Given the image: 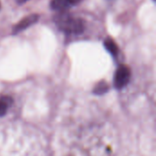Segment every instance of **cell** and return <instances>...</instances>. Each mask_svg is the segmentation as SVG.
<instances>
[{
	"mask_svg": "<svg viewBox=\"0 0 156 156\" xmlns=\"http://www.w3.org/2000/svg\"><path fill=\"white\" fill-rule=\"evenodd\" d=\"M55 23L58 27L67 34H80L84 30L83 20L68 13L61 12L55 16Z\"/></svg>",
	"mask_w": 156,
	"mask_h": 156,
	"instance_id": "1",
	"label": "cell"
},
{
	"mask_svg": "<svg viewBox=\"0 0 156 156\" xmlns=\"http://www.w3.org/2000/svg\"><path fill=\"white\" fill-rule=\"evenodd\" d=\"M131 79V70L130 69L125 66L122 65L120 66L115 73L114 77V84L117 89H122L124 88L130 81Z\"/></svg>",
	"mask_w": 156,
	"mask_h": 156,
	"instance_id": "2",
	"label": "cell"
},
{
	"mask_svg": "<svg viewBox=\"0 0 156 156\" xmlns=\"http://www.w3.org/2000/svg\"><path fill=\"white\" fill-rule=\"evenodd\" d=\"M38 18H39V16L37 14H30V15L27 16L26 17H24L23 19H21L18 24H16L14 27L13 33L14 34H16V33L21 32L22 30H24V29L27 28L28 27L32 26L33 24H35L38 20Z\"/></svg>",
	"mask_w": 156,
	"mask_h": 156,
	"instance_id": "3",
	"label": "cell"
},
{
	"mask_svg": "<svg viewBox=\"0 0 156 156\" xmlns=\"http://www.w3.org/2000/svg\"><path fill=\"white\" fill-rule=\"evenodd\" d=\"M71 5L69 0H52L50 3V7L53 10L57 11H65L69 7H70Z\"/></svg>",
	"mask_w": 156,
	"mask_h": 156,
	"instance_id": "4",
	"label": "cell"
},
{
	"mask_svg": "<svg viewBox=\"0 0 156 156\" xmlns=\"http://www.w3.org/2000/svg\"><path fill=\"white\" fill-rule=\"evenodd\" d=\"M12 103L13 100L8 96H3L0 98V116H3L7 112Z\"/></svg>",
	"mask_w": 156,
	"mask_h": 156,
	"instance_id": "5",
	"label": "cell"
},
{
	"mask_svg": "<svg viewBox=\"0 0 156 156\" xmlns=\"http://www.w3.org/2000/svg\"><path fill=\"white\" fill-rule=\"evenodd\" d=\"M104 47L106 48V49L113 56H116L119 52V48L117 44L115 43V41L112 38H106L104 40Z\"/></svg>",
	"mask_w": 156,
	"mask_h": 156,
	"instance_id": "6",
	"label": "cell"
},
{
	"mask_svg": "<svg viewBox=\"0 0 156 156\" xmlns=\"http://www.w3.org/2000/svg\"><path fill=\"white\" fill-rule=\"evenodd\" d=\"M107 90H108V87H107L106 83L101 82V83H99V84L96 86V88L94 89V92H95L96 94H102V93H104Z\"/></svg>",
	"mask_w": 156,
	"mask_h": 156,
	"instance_id": "7",
	"label": "cell"
},
{
	"mask_svg": "<svg viewBox=\"0 0 156 156\" xmlns=\"http://www.w3.org/2000/svg\"><path fill=\"white\" fill-rule=\"evenodd\" d=\"M69 3H70V5H76V4H78V3H80L81 0H69Z\"/></svg>",
	"mask_w": 156,
	"mask_h": 156,
	"instance_id": "8",
	"label": "cell"
},
{
	"mask_svg": "<svg viewBox=\"0 0 156 156\" xmlns=\"http://www.w3.org/2000/svg\"><path fill=\"white\" fill-rule=\"evenodd\" d=\"M27 0H16V2L17 3H19V4H22V3H25V2H27Z\"/></svg>",
	"mask_w": 156,
	"mask_h": 156,
	"instance_id": "9",
	"label": "cell"
}]
</instances>
